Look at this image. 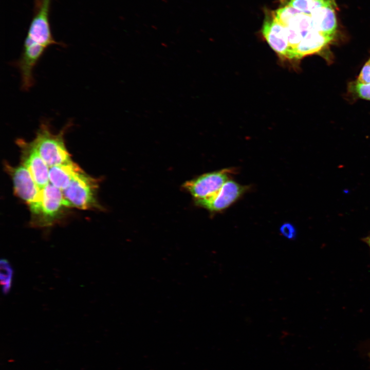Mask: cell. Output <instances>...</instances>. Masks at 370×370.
I'll list each match as a JSON object with an SVG mask.
<instances>
[{
    "label": "cell",
    "instance_id": "obj_11",
    "mask_svg": "<svg viewBox=\"0 0 370 370\" xmlns=\"http://www.w3.org/2000/svg\"><path fill=\"white\" fill-rule=\"evenodd\" d=\"M335 6L320 8L311 14L313 29L322 34L335 36L337 28Z\"/></svg>",
    "mask_w": 370,
    "mask_h": 370
},
{
    "label": "cell",
    "instance_id": "obj_7",
    "mask_svg": "<svg viewBox=\"0 0 370 370\" xmlns=\"http://www.w3.org/2000/svg\"><path fill=\"white\" fill-rule=\"evenodd\" d=\"M22 152V165L30 172L34 181L42 189L49 183V166L34 148L30 142L23 139L16 140Z\"/></svg>",
    "mask_w": 370,
    "mask_h": 370
},
{
    "label": "cell",
    "instance_id": "obj_3",
    "mask_svg": "<svg viewBox=\"0 0 370 370\" xmlns=\"http://www.w3.org/2000/svg\"><path fill=\"white\" fill-rule=\"evenodd\" d=\"M12 178L15 193L29 206L33 215L32 225L39 218L41 211L42 189L28 170L23 165L12 167L6 165Z\"/></svg>",
    "mask_w": 370,
    "mask_h": 370
},
{
    "label": "cell",
    "instance_id": "obj_2",
    "mask_svg": "<svg viewBox=\"0 0 370 370\" xmlns=\"http://www.w3.org/2000/svg\"><path fill=\"white\" fill-rule=\"evenodd\" d=\"M98 180L82 170L71 180L69 186L62 191L68 207L83 210L99 209L97 198Z\"/></svg>",
    "mask_w": 370,
    "mask_h": 370
},
{
    "label": "cell",
    "instance_id": "obj_14",
    "mask_svg": "<svg viewBox=\"0 0 370 370\" xmlns=\"http://www.w3.org/2000/svg\"><path fill=\"white\" fill-rule=\"evenodd\" d=\"M0 270L2 291L4 294H7L12 286L13 269L7 260L2 259L0 263Z\"/></svg>",
    "mask_w": 370,
    "mask_h": 370
},
{
    "label": "cell",
    "instance_id": "obj_12",
    "mask_svg": "<svg viewBox=\"0 0 370 370\" xmlns=\"http://www.w3.org/2000/svg\"><path fill=\"white\" fill-rule=\"evenodd\" d=\"M82 170L72 160L49 168V180L50 183L62 191L66 189L75 176Z\"/></svg>",
    "mask_w": 370,
    "mask_h": 370
},
{
    "label": "cell",
    "instance_id": "obj_20",
    "mask_svg": "<svg viewBox=\"0 0 370 370\" xmlns=\"http://www.w3.org/2000/svg\"><path fill=\"white\" fill-rule=\"evenodd\" d=\"M369 359H370V351H369Z\"/></svg>",
    "mask_w": 370,
    "mask_h": 370
},
{
    "label": "cell",
    "instance_id": "obj_4",
    "mask_svg": "<svg viewBox=\"0 0 370 370\" xmlns=\"http://www.w3.org/2000/svg\"><path fill=\"white\" fill-rule=\"evenodd\" d=\"M52 0H34L33 16L25 43L47 48L53 45H62L54 40L49 23Z\"/></svg>",
    "mask_w": 370,
    "mask_h": 370
},
{
    "label": "cell",
    "instance_id": "obj_8",
    "mask_svg": "<svg viewBox=\"0 0 370 370\" xmlns=\"http://www.w3.org/2000/svg\"><path fill=\"white\" fill-rule=\"evenodd\" d=\"M262 34L271 48L283 59L291 60L286 28L272 15L266 17L262 29Z\"/></svg>",
    "mask_w": 370,
    "mask_h": 370
},
{
    "label": "cell",
    "instance_id": "obj_13",
    "mask_svg": "<svg viewBox=\"0 0 370 370\" xmlns=\"http://www.w3.org/2000/svg\"><path fill=\"white\" fill-rule=\"evenodd\" d=\"M287 4L307 14L321 7L336 6L335 0H290Z\"/></svg>",
    "mask_w": 370,
    "mask_h": 370
},
{
    "label": "cell",
    "instance_id": "obj_16",
    "mask_svg": "<svg viewBox=\"0 0 370 370\" xmlns=\"http://www.w3.org/2000/svg\"><path fill=\"white\" fill-rule=\"evenodd\" d=\"M350 88L351 91L355 92L359 98L370 101V83L363 84L356 81L352 83Z\"/></svg>",
    "mask_w": 370,
    "mask_h": 370
},
{
    "label": "cell",
    "instance_id": "obj_1",
    "mask_svg": "<svg viewBox=\"0 0 370 370\" xmlns=\"http://www.w3.org/2000/svg\"><path fill=\"white\" fill-rule=\"evenodd\" d=\"M68 122L57 134L50 130L49 124L42 122L36 131L34 139L30 142L42 158L50 168L71 161L64 139V134L70 126Z\"/></svg>",
    "mask_w": 370,
    "mask_h": 370
},
{
    "label": "cell",
    "instance_id": "obj_18",
    "mask_svg": "<svg viewBox=\"0 0 370 370\" xmlns=\"http://www.w3.org/2000/svg\"><path fill=\"white\" fill-rule=\"evenodd\" d=\"M280 231L284 236L289 239H292L295 237V229L294 227L290 224H285L283 225L280 228Z\"/></svg>",
    "mask_w": 370,
    "mask_h": 370
},
{
    "label": "cell",
    "instance_id": "obj_10",
    "mask_svg": "<svg viewBox=\"0 0 370 370\" xmlns=\"http://www.w3.org/2000/svg\"><path fill=\"white\" fill-rule=\"evenodd\" d=\"M335 36H328L316 30L310 31L293 49L292 59L302 58L320 51Z\"/></svg>",
    "mask_w": 370,
    "mask_h": 370
},
{
    "label": "cell",
    "instance_id": "obj_9",
    "mask_svg": "<svg viewBox=\"0 0 370 370\" xmlns=\"http://www.w3.org/2000/svg\"><path fill=\"white\" fill-rule=\"evenodd\" d=\"M247 187L228 180L213 196L196 201V204L211 212L225 210L236 201L246 191Z\"/></svg>",
    "mask_w": 370,
    "mask_h": 370
},
{
    "label": "cell",
    "instance_id": "obj_5",
    "mask_svg": "<svg viewBox=\"0 0 370 370\" xmlns=\"http://www.w3.org/2000/svg\"><path fill=\"white\" fill-rule=\"evenodd\" d=\"M66 207L68 206L62 191L48 183L42 189L41 214L33 225L42 227L52 225Z\"/></svg>",
    "mask_w": 370,
    "mask_h": 370
},
{
    "label": "cell",
    "instance_id": "obj_15",
    "mask_svg": "<svg viewBox=\"0 0 370 370\" xmlns=\"http://www.w3.org/2000/svg\"><path fill=\"white\" fill-rule=\"evenodd\" d=\"M299 12L287 4L272 12V16L277 22L286 27L291 18Z\"/></svg>",
    "mask_w": 370,
    "mask_h": 370
},
{
    "label": "cell",
    "instance_id": "obj_17",
    "mask_svg": "<svg viewBox=\"0 0 370 370\" xmlns=\"http://www.w3.org/2000/svg\"><path fill=\"white\" fill-rule=\"evenodd\" d=\"M357 81L363 84L370 83V59L362 68Z\"/></svg>",
    "mask_w": 370,
    "mask_h": 370
},
{
    "label": "cell",
    "instance_id": "obj_6",
    "mask_svg": "<svg viewBox=\"0 0 370 370\" xmlns=\"http://www.w3.org/2000/svg\"><path fill=\"white\" fill-rule=\"evenodd\" d=\"M230 169L204 174L188 181L184 188L195 198V201L207 199L215 194L229 180Z\"/></svg>",
    "mask_w": 370,
    "mask_h": 370
},
{
    "label": "cell",
    "instance_id": "obj_19",
    "mask_svg": "<svg viewBox=\"0 0 370 370\" xmlns=\"http://www.w3.org/2000/svg\"><path fill=\"white\" fill-rule=\"evenodd\" d=\"M362 240L365 242L370 248V234L365 237L363 238Z\"/></svg>",
    "mask_w": 370,
    "mask_h": 370
}]
</instances>
